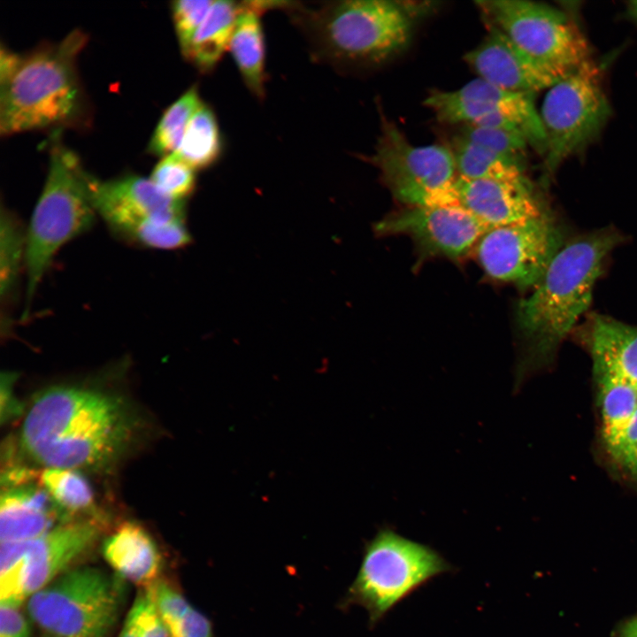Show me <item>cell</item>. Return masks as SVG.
Masks as SVG:
<instances>
[{"label":"cell","instance_id":"cell-24","mask_svg":"<svg viewBox=\"0 0 637 637\" xmlns=\"http://www.w3.org/2000/svg\"><path fill=\"white\" fill-rule=\"evenodd\" d=\"M451 151L458 177L513 183L528 182L522 162L469 142L459 135L455 137Z\"/></svg>","mask_w":637,"mask_h":637},{"label":"cell","instance_id":"cell-11","mask_svg":"<svg viewBox=\"0 0 637 637\" xmlns=\"http://www.w3.org/2000/svg\"><path fill=\"white\" fill-rule=\"evenodd\" d=\"M562 247L559 227L544 211L523 222L489 228L478 242L476 254L488 276L527 288L538 284Z\"/></svg>","mask_w":637,"mask_h":637},{"label":"cell","instance_id":"cell-26","mask_svg":"<svg viewBox=\"0 0 637 637\" xmlns=\"http://www.w3.org/2000/svg\"><path fill=\"white\" fill-rule=\"evenodd\" d=\"M27 229L13 212L2 206L0 217V297L10 303L26 262Z\"/></svg>","mask_w":637,"mask_h":637},{"label":"cell","instance_id":"cell-32","mask_svg":"<svg viewBox=\"0 0 637 637\" xmlns=\"http://www.w3.org/2000/svg\"><path fill=\"white\" fill-rule=\"evenodd\" d=\"M119 637H170L150 587L143 588L137 595Z\"/></svg>","mask_w":637,"mask_h":637},{"label":"cell","instance_id":"cell-5","mask_svg":"<svg viewBox=\"0 0 637 637\" xmlns=\"http://www.w3.org/2000/svg\"><path fill=\"white\" fill-rule=\"evenodd\" d=\"M52 134L48 173L27 228L23 318L57 252L90 230L96 218L88 192L87 172L77 155L62 143L60 131Z\"/></svg>","mask_w":637,"mask_h":637},{"label":"cell","instance_id":"cell-23","mask_svg":"<svg viewBox=\"0 0 637 637\" xmlns=\"http://www.w3.org/2000/svg\"><path fill=\"white\" fill-rule=\"evenodd\" d=\"M606 448L615 441L637 411V387L602 367L593 366Z\"/></svg>","mask_w":637,"mask_h":637},{"label":"cell","instance_id":"cell-3","mask_svg":"<svg viewBox=\"0 0 637 637\" xmlns=\"http://www.w3.org/2000/svg\"><path fill=\"white\" fill-rule=\"evenodd\" d=\"M87 42L76 28L58 42L19 55L12 73L0 79L1 135L84 126L88 108L76 63Z\"/></svg>","mask_w":637,"mask_h":637},{"label":"cell","instance_id":"cell-2","mask_svg":"<svg viewBox=\"0 0 637 637\" xmlns=\"http://www.w3.org/2000/svg\"><path fill=\"white\" fill-rule=\"evenodd\" d=\"M621 242L613 228L572 240L556 254L531 295L519 301L517 324L524 347L518 384L553 361L562 342L589 308L604 260Z\"/></svg>","mask_w":637,"mask_h":637},{"label":"cell","instance_id":"cell-22","mask_svg":"<svg viewBox=\"0 0 637 637\" xmlns=\"http://www.w3.org/2000/svg\"><path fill=\"white\" fill-rule=\"evenodd\" d=\"M242 3L213 1L191 42L185 59L198 71H212L228 50Z\"/></svg>","mask_w":637,"mask_h":637},{"label":"cell","instance_id":"cell-12","mask_svg":"<svg viewBox=\"0 0 637 637\" xmlns=\"http://www.w3.org/2000/svg\"><path fill=\"white\" fill-rule=\"evenodd\" d=\"M533 95L509 91L480 78L453 91H432L424 104L442 122L479 124L493 118H507L517 123L528 143L545 151L546 136Z\"/></svg>","mask_w":637,"mask_h":637},{"label":"cell","instance_id":"cell-39","mask_svg":"<svg viewBox=\"0 0 637 637\" xmlns=\"http://www.w3.org/2000/svg\"><path fill=\"white\" fill-rule=\"evenodd\" d=\"M618 637H637V618L627 620L620 627Z\"/></svg>","mask_w":637,"mask_h":637},{"label":"cell","instance_id":"cell-4","mask_svg":"<svg viewBox=\"0 0 637 637\" xmlns=\"http://www.w3.org/2000/svg\"><path fill=\"white\" fill-rule=\"evenodd\" d=\"M281 9L304 35L311 57L334 68L382 62L402 50L411 35L409 14L395 2H284Z\"/></svg>","mask_w":637,"mask_h":637},{"label":"cell","instance_id":"cell-35","mask_svg":"<svg viewBox=\"0 0 637 637\" xmlns=\"http://www.w3.org/2000/svg\"><path fill=\"white\" fill-rule=\"evenodd\" d=\"M157 611L166 627L183 615L192 607L185 597L167 582L158 579L149 587Z\"/></svg>","mask_w":637,"mask_h":637},{"label":"cell","instance_id":"cell-28","mask_svg":"<svg viewBox=\"0 0 637 637\" xmlns=\"http://www.w3.org/2000/svg\"><path fill=\"white\" fill-rule=\"evenodd\" d=\"M40 481L66 521L74 520L73 515L92 510V487L78 470L45 468L40 474Z\"/></svg>","mask_w":637,"mask_h":637},{"label":"cell","instance_id":"cell-25","mask_svg":"<svg viewBox=\"0 0 637 637\" xmlns=\"http://www.w3.org/2000/svg\"><path fill=\"white\" fill-rule=\"evenodd\" d=\"M223 142L217 117L203 102L191 118L179 149L174 152L194 170L214 165L221 156Z\"/></svg>","mask_w":637,"mask_h":637},{"label":"cell","instance_id":"cell-33","mask_svg":"<svg viewBox=\"0 0 637 637\" xmlns=\"http://www.w3.org/2000/svg\"><path fill=\"white\" fill-rule=\"evenodd\" d=\"M212 3L211 0H178L171 3L175 35L184 58Z\"/></svg>","mask_w":637,"mask_h":637},{"label":"cell","instance_id":"cell-6","mask_svg":"<svg viewBox=\"0 0 637 637\" xmlns=\"http://www.w3.org/2000/svg\"><path fill=\"white\" fill-rule=\"evenodd\" d=\"M120 604V587L102 570L72 568L28 597L30 618L53 637H105Z\"/></svg>","mask_w":637,"mask_h":637},{"label":"cell","instance_id":"cell-9","mask_svg":"<svg viewBox=\"0 0 637 637\" xmlns=\"http://www.w3.org/2000/svg\"><path fill=\"white\" fill-rule=\"evenodd\" d=\"M370 161L398 200L411 206L456 205L457 174L451 149L440 144L416 146L383 118Z\"/></svg>","mask_w":637,"mask_h":637},{"label":"cell","instance_id":"cell-15","mask_svg":"<svg viewBox=\"0 0 637 637\" xmlns=\"http://www.w3.org/2000/svg\"><path fill=\"white\" fill-rule=\"evenodd\" d=\"M86 183L92 205L102 219L135 217L185 221V201L167 196L150 179L126 174L102 180L88 173Z\"/></svg>","mask_w":637,"mask_h":637},{"label":"cell","instance_id":"cell-19","mask_svg":"<svg viewBox=\"0 0 637 637\" xmlns=\"http://www.w3.org/2000/svg\"><path fill=\"white\" fill-rule=\"evenodd\" d=\"M56 522L67 521L43 487L27 484L2 493L1 543L35 539L55 527Z\"/></svg>","mask_w":637,"mask_h":637},{"label":"cell","instance_id":"cell-8","mask_svg":"<svg viewBox=\"0 0 637 637\" xmlns=\"http://www.w3.org/2000/svg\"><path fill=\"white\" fill-rule=\"evenodd\" d=\"M539 114L546 136L544 172L551 175L592 142L609 119L598 65L588 59L548 88Z\"/></svg>","mask_w":637,"mask_h":637},{"label":"cell","instance_id":"cell-17","mask_svg":"<svg viewBox=\"0 0 637 637\" xmlns=\"http://www.w3.org/2000/svg\"><path fill=\"white\" fill-rule=\"evenodd\" d=\"M454 191L456 205L490 228L523 222L545 211L529 182L469 180L457 176Z\"/></svg>","mask_w":637,"mask_h":637},{"label":"cell","instance_id":"cell-1","mask_svg":"<svg viewBox=\"0 0 637 637\" xmlns=\"http://www.w3.org/2000/svg\"><path fill=\"white\" fill-rule=\"evenodd\" d=\"M137 428L134 412L120 396L98 388L58 385L32 402L21 443L46 468L98 470L120 457Z\"/></svg>","mask_w":637,"mask_h":637},{"label":"cell","instance_id":"cell-29","mask_svg":"<svg viewBox=\"0 0 637 637\" xmlns=\"http://www.w3.org/2000/svg\"><path fill=\"white\" fill-rule=\"evenodd\" d=\"M26 541L0 546V603L19 606L24 591Z\"/></svg>","mask_w":637,"mask_h":637},{"label":"cell","instance_id":"cell-10","mask_svg":"<svg viewBox=\"0 0 637 637\" xmlns=\"http://www.w3.org/2000/svg\"><path fill=\"white\" fill-rule=\"evenodd\" d=\"M475 4L486 23L546 65L570 73L590 59L585 37L573 21L555 7L526 0H480Z\"/></svg>","mask_w":637,"mask_h":637},{"label":"cell","instance_id":"cell-13","mask_svg":"<svg viewBox=\"0 0 637 637\" xmlns=\"http://www.w3.org/2000/svg\"><path fill=\"white\" fill-rule=\"evenodd\" d=\"M382 234H407L426 252L457 258L466 255L490 228L457 205L411 206L378 222Z\"/></svg>","mask_w":637,"mask_h":637},{"label":"cell","instance_id":"cell-34","mask_svg":"<svg viewBox=\"0 0 637 637\" xmlns=\"http://www.w3.org/2000/svg\"><path fill=\"white\" fill-rule=\"evenodd\" d=\"M607 451L616 465L637 482V411L619 436L607 447Z\"/></svg>","mask_w":637,"mask_h":637},{"label":"cell","instance_id":"cell-31","mask_svg":"<svg viewBox=\"0 0 637 637\" xmlns=\"http://www.w3.org/2000/svg\"><path fill=\"white\" fill-rule=\"evenodd\" d=\"M459 136L522 163L528 144V141L522 132L503 127L465 124Z\"/></svg>","mask_w":637,"mask_h":637},{"label":"cell","instance_id":"cell-37","mask_svg":"<svg viewBox=\"0 0 637 637\" xmlns=\"http://www.w3.org/2000/svg\"><path fill=\"white\" fill-rule=\"evenodd\" d=\"M0 637H30L28 623L19 606L0 603Z\"/></svg>","mask_w":637,"mask_h":637},{"label":"cell","instance_id":"cell-7","mask_svg":"<svg viewBox=\"0 0 637 637\" xmlns=\"http://www.w3.org/2000/svg\"><path fill=\"white\" fill-rule=\"evenodd\" d=\"M449 569L431 548L382 529L365 548L346 603L364 607L375 624L415 588Z\"/></svg>","mask_w":637,"mask_h":637},{"label":"cell","instance_id":"cell-21","mask_svg":"<svg viewBox=\"0 0 637 637\" xmlns=\"http://www.w3.org/2000/svg\"><path fill=\"white\" fill-rule=\"evenodd\" d=\"M266 1L243 2L229 43L234 64L248 90L257 98L265 95V41L261 14Z\"/></svg>","mask_w":637,"mask_h":637},{"label":"cell","instance_id":"cell-20","mask_svg":"<svg viewBox=\"0 0 637 637\" xmlns=\"http://www.w3.org/2000/svg\"><path fill=\"white\" fill-rule=\"evenodd\" d=\"M107 563L124 579L143 588L156 583L162 567L161 555L149 533L139 524H120L103 543Z\"/></svg>","mask_w":637,"mask_h":637},{"label":"cell","instance_id":"cell-38","mask_svg":"<svg viewBox=\"0 0 637 637\" xmlns=\"http://www.w3.org/2000/svg\"><path fill=\"white\" fill-rule=\"evenodd\" d=\"M16 375L5 372L1 375V418L9 419L19 412V404L16 403L12 394V383Z\"/></svg>","mask_w":637,"mask_h":637},{"label":"cell","instance_id":"cell-27","mask_svg":"<svg viewBox=\"0 0 637 637\" xmlns=\"http://www.w3.org/2000/svg\"><path fill=\"white\" fill-rule=\"evenodd\" d=\"M196 85L188 88L163 112L148 145L150 154L164 157L180 147L187 127L201 106Z\"/></svg>","mask_w":637,"mask_h":637},{"label":"cell","instance_id":"cell-18","mask_svg":"<svg viewBox=\"0 0 637 637\" xmlns=\"http://www.w3.org/2000/svg\"><path fill=\"white\" fill-rule=\"evenodd\" d=\"M575 333L591 354L593 366L608 370L637 387V326L592 313Z\"/></svg>","mask_w":637,"mask_h":637},{"label":"cell","instance_id":"cell-36","mask_svg":"<svg viewBox=\"0 0 637 637\" xmlns=\"http://www.w3.org/2000/svg\"><path fill=\"white\" fill-rule=\"evenodd\" d=\"M167 629L170 637H213L210 620L193 607Z\"/></svg>","mask_w":637,"mask_h":637},{"label":"cell","instance_id":"cell-40","mask_svg":"<svg viewBox=\"0 0 637 637\" xmlns=\"http://www.w3.org/2000/svg\"><path fill=\"white\" fill-rule=\"evenodd\" d=\"M625 14L629 19L637 26V0L626 2Z\"/></svg>","mask_w":637,"mask_h":637},{"label":"cell","instance_id":"cell-30","mask_svg":"<svg viewBox=\"0 0 637 637\" xmlns=\"http://www.w3.org/2000/svg\"><path fill=\"white\" fill-rule=\"evenodd\" d=\"M150 179L164 194L178 201H185L196 183V170L175 153L161 157Z\"/></svg>","mask_w":637,"mask_h":637},{"label":"cell","instance_id":"cell-14","mask_svg":"<svg viewBox=\"0 0 637 637\" xmlns=\"http://www.w3.org/2000/svg\"><path fill=\"white\" fill-rule=\"evenodd\" d=\"M486 24L487 36L464 55L479 78L509 91L533 95L569 73L539 61L497 27Z\"/></svg>","mask_w":637,"mask_h":637},{"label":"cell","instance_id":"cell-16","mask_svg":"<svg viewBox=\"0 0 637 637\" xmlns=\"http://www.w3.org/2000/svg\"><path fill=\"white\" fill-rule=\"evenodd\" d=\"M92 519L59 523L41 536L26 541L24 591L28 598L70 570L99 537Z\"/></svg>","mask_w":637,"mask_h":637}]
</instances>
